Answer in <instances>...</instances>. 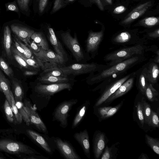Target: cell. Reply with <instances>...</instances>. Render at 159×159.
Returning a JSON list of instances; mask_svg holds the SVG:
<instances>
[{
    "instance_id": "38",
    "label": "cell",
    "mask_w": 159,
    "mask_h": 159,
    "mask_svg": "<svg viewBox=\"0 0 159 159\" xmlns=\"http://www.w3.org/2000/svg\"><path fill=\"white\" fill-rule=\"evenodd\" d=\"M0 68L10 78H12L14 76L12 69L2 57H0Z\"/></svg>"
},
{
    "instance_id": "50",
    "label": "cell",
    "mask_w": 159,
    "mask_h": 159,
    "mask_svg": "<svg viewBox=\"0 0 159 159\" xmlns=\"http://www.w3.org/2000/svg\"><path fill=\"white\" fill-rule=\"evenodd\" d=\"M126 10V8L124 6H120L116 7L113 11V13L119 14L124 12Z\"/></svg>"
},
{
    "instance_id": "19",
    "label": "cell",
    "mask_w": 159,
    "mask_h": 159,
    "mask_svg": "<svg viewBox=\"0 0 159 159\" xmlns=\"http://www.w3.org/2000/svg\"><path fill=\"white\" fill-rule=\"evenodd\" d=\"M11 30L19 39L24 42L27 46L30 42V39L34 32L33 30L19 25H12Z\"/></svg>"
},
{
    "instance_id": "49",
    "label": "cell",
    "mask_w": 159,
    "mask_h": 159,
    "mask_svg": "<svg viewBox=\"0 0 159 159\" xmlns=\"http://www.w3.org/2000/svg\"><path fill=\"white\" fill-rule=\"evenodd\" d=\"M48 0H39V10L40 13H42L47 5Z\"/></svg>"
},
{
    "instance_id": "40",
    "label": "cell",
    "mask_w": 159,
    "mask_h": 159,
    "mask_svg": "<svg viewBox=\"0 0 159 159\" xmlns=\"http://www.w3.org/2000/svg\"><path fill=\"white\" fill-rule=\"evenodd\" d=\"M111 107H104L98 108V112L100 118L102 119L107 118L108 112Z\"/></svg>"
},
{
    "instance_id": "42",
    "label": "cell",
    "mask_w": 159,
    "mask_h": 159,
    "mask_svg": "<svg viewBox=\"0 0 159 159\" xmlns=\"http://www.w3.org/2000/svg\"><path fill=\"white\" fill-rule=\"evenodd\" d=\"M159 38V29L158 28L152 31L148 32L143 38L145 39L147 38L149 40H153L158 39Z\"/></svg>"
},
{
    "instance_id": "4",
    "label": "cell",
    "mask_w": 159,
    "mask_h": 159,
    "mask_svg": "<svg viewBox=\"0 0 159 159\" xmlns=\"http://www.w3.org/2000/svg\"><path fill=\"white\" fill-rule=\"evenodd\" d=\"M109 66L107 65L92 63L89 64L75 63L67 66L60 67L64 74L67 76L70 75H77L98 72Z\"/></svg>"
},
{
    "instance_id": "15",
    "label": "cell",
    "mask_w": 159,
    "mask_h": 159,
    "mask_svg": "<svg viewBox=\"0 0 159 159\" xmlns=\"http://www.w3.org/2000/svg\"><path fill=\"white\" fill-rule=\"evenodd\" d=\"M93 152L96 159L99 158L102 153L106 143L105 134L100 131L96 132L93 138Z\"/></svg>"
},
{
    "instance_id": "34",
    "label": "cell",
    "mask_w": 159,
    "mask_h": 159,
    "mask_svg": "<svg viewBox=\"0 0 159 159\" xmlns=\"http://www.w3.org/2000/svg\"><path fill=\"white\" fill-rule=\"evenodd\" d=\"M146 142L152 150L158 155H159V141L157 139L154 138L148 134L145 135Z\"/></svg>"
},
{
    "instance_id": "20",
    "label": "cell",
    "mask_w": 159,
    "mask_h": 159,
    "mask_svg": "<svg viewBox=\"0 0 159 159\" xmlns=\"http://www.w3.org/2000/svg\"><path fill=\"white\" fill-rule=\"evenodd\" d=\"M136 72V86L141 93L144 95L145 89L149 83L147 77L146 66H143Z\"/></svg>"
},
{
    "instance_id": "44",
    "label": "cell",
    "mask_w": 159,
    "mask_h": 159,
    "mask_svg": "<svg viewBox=\"0 0 159 159\" xmlns=\"http://www.w3.org/2000/svg\"><path fill=\"white\" fill-rule=\"evenodd\" d=\"M13 55L16 61L21 66L26 69L30 68V66L20 56L15 53H13Z\"/></svg>"
},
{
    "instance_id": "32",
    "label": "cell",
    "mask_w": 159,
    "mask_h": 159,
    "mask_svg": "<svg viewBox=\"0 0 159 159\" xmlns=\"http://www.w3.org/2000/svg\"><path fill=\"white\" fill-rule=\"evenodd\" d=\"M141 102L142 106L144 123L148 124L152 110L150 105L146 101L144 98L143 97L142 98Z\"/></svg>"
},
{
    "instance_id": "6",
    "label": "cell",
    "mask_w": 159,
    "mask_h": 159,
    "mask_svg": "<svg viewBox=\"0 0 159 159\" xmlns=\"http://www.w3.org/2000/svg\"><path fill=\"white\" fill-rule=\"evenodd\" d=\"M111 41L114 45L124 47L145 44L147 42L144 39L141 38L136 34L129 31H121L114 35Z\"/></svg>"
},
{
    "instance_id": "22",
    "label": "cell",
    "mask_w": 159,
    "mask_h": 159,
    "mask_svg": "<svg viewBox=\"0 0 159 159\" xmlns=\"http://www.w3.org/2000/svg\"><path fill=\"white\" fill-rule=\"evenodd\" d=\"M147 69V75L149 82L153 85L158 81L159 67L158 64L153 61L152 59L145 65Z\"/></svg>"
},
{
    "instance_id": "11",
    "label": "cell",
    "mask_w": 159,
    "mask_h": 159,
    "mask_svg": "<svg viewBox=\"0 0 159 159\" xmlns=\"http://www.w3.org/2000/svg\"><path fill=\"white\" fill-rule=\"evenodd\" d=\"M134 73V72L125 75L106 86L103 89V91L95 103L94 107H98L104 102L123 83L131 77Z\"/></svg>"
},
{
    "instance_id": "3",
    "label": "cell",
    "mask_w": 159,
    "mask_h": 159,
    "mask_svg": "<svg viewBox=\"0 0 159 159\" xmlns=\"http://www.w3.org/2000/svg\"><path fill=\"white\" fill-rule=\"evenodd\" d=\"M147 47L143 44L124 47L107 54L103 60L108 62L107 65L112 66L133 57L144 55Z\"/></svg>"
},
{
    "instance_id": "51",
    "label": "cell",
    "mask_w": 159,
    "mask_h": 159,
    "mask_svg": "<svg viewBox=\"0 0 159 159\" xmlns=\"http://www.w3.org/2000/svg\"><path fill=\"white\" fill-rule=\"evenodd\" d=\"M7 9L9 10L13 11L16 12L19 11V10L16 6L13 4H9L7 7Z\"/></svg>"
},
{
    "instance_id": "1",
    "label": "cell",
    "mask_w": 159,
    "mask_h": 159,
    "mask_svg": "<svg viewBox=\"0 0 159 159\" xmlns=\"http://www.w3.org/2000/svg\"><path fill=\"white\" fill-rule=\"evenodd\" d=\"M146 59L144 55L136 56L109 66L97 73L90 74L87 82L90 85L97 84L112 77L124 75L127 71Z\"/></svg>"
},
{
    "instance_id": "2",
    "label": "cell",
    "mask_w": 159,
    "mask_h": 159,
    "mask_svg": "<svg viewBox=\"0 0 159 159\" xmlns=\"http://www.w3.org/2000/svg\"><path fill=\"white\" fill-rule=\"evenodd\" d=\"M72 86L70 82L45 84L39 82L34 88L37 100L34 105L41 111L46 107L51 97L54 94L64 89L70 91Z\"/></svg>"
},
{
    "instance_id": "10",
    "label": "cell",
    "mask_w": 159,
    "mask_h": 159,
    "mask_svg": "<svg viewBox=\"0 0 159 159\" xmlns=\"http://www.w3.org/2000/svg\"><path fill=\"white\" fill-rule=\"evenodd\" d=\"M61 37L64 44L71 52L77 61H79L84 58V55L76 34L73 38L69 32H67L62 33Z\"/></svg>"
},
{
    "instance_id": "12",
    "label": "cell",
    "mask_w": 159,
    "mask_h": 159,
    "mask_svg": "<svg viewBox=\"0 0 159 159\" xmlns=\"http://www.w3.org/2000/svg\"><path fill=\"white\" fill-rule=\"evenodd\" d=\"M53 138L56 148L64 158L66 159H81L69 142L58 137Z\"/></svg>"
},
{
    "instance_id": "45",
    "label": "cell",
    "mask_w": 159,
    "mask_h": 159,
    "mask_svg": "<svg viewBox=\"0 0 159 159\" xmlns=\"http://www.w3.org/2000/svg\"><path fill=\"white\" fill-rule=\"evenodd\" d=\"M123 103V101H122L116 106L113 107H112L108 111L107 118H109L114 115L122 106Z\"/></svg>"
},
{
    "instance_id": "36",
    "label": "cell",
    "mask_w": 159,
    "mask_h": 159,
    "mask_svg": "<svg viewBox=\"0 0 159 159\" xmlns=\"http://www.w3.org/2000/svg\"><path fill=\"white\" fill-rule=\"evenodd\" d=\"M10 94L11 101V108L14 114L17 123H20L22 122V118L16 106L14 95L11 90L10 91Z\"/></svg>"
},
{
    "instance_id": "23",
    "label": "cell",
    "mask_w": 159,
    "mask_h": 159,
    "mask_svg": "<svg viewBox=\"0 0 159 159\" xmlns=\"http://www.w3.org/2000/svg\"><path fill=\"white\" fill-rule=\"evenodd\" d=\"M90 105L89 101H85L77 109V112L73 120L71 128L77 127L83 119Z\"/></svg>"
},
{
    "instance_id": "54",
    "label": "cell",
    "mask_w": 159,
    "mask_h": 159,
    "mask_svg": "<svg viewBox=\"0 0 159 159\" xmlns=\"http://www.w3.org/2000/svg\"><path fill=\"white\" fill-rule=\"evenodd\" d=\"M95 2L96 3L99 8L101 11L104 10V8L102 3L100 0H94Z\"/></svg>"
},
{
    "instance_id": "39",
    "label": "cell",
    "mask_w": 159,
    "mask_h": 159,
    "mask_svg": "<svg viewBox=\"0 0 159 159\" xmlns=\"http://www.w3.org/2000/svg\"><path fill=\"white\" fill-rule=\"evenodd\" d=\"M153 127L158 128L159 126V119L158 115L155 112L152 111V114L148 124Z\"/></svg>"
},
{
    "instance_id": "27",
    "label": "cell",
    "mask_w": 159,
    "mask_h": 159,
    "mask_svg": "<svg viewBox=\"0 0 159 159\" xmlns=\"http://www.w3.org/2000/svg\"><path fill=\"white\" fill-rule=\"evenodd\" d=\"M31 38L36 43L45 50H48L49 46L44 34L41 32H34Z\"/></svg>"
},
{
    "instance_id": "30",
    "label": "cell",
    "mask_w": 159,
    "mask_h": 159,
    "mask_svg": "<svg viewBox=\"0 0 159 159\" xmlns=\"http://www.w3.org/2000/svg\"><path fill=\"white\" fill-rule=\"evenodd\" d=\"M40 76H51L57 77H67L61 69L60 67L55 66L44 70Z\"/></svg>"
},
{
    "instance_id": "17",
    "label": "cell",
    "mask_w": 159,
    "mask_h": 159,
    "mask_svg": "<svg viewBox=\"0 0 159 159\" xmlns=\"http://www.w3.org/2000/svg\"><path fill=\"white\" fill-rule=\"evenodd\" d=\"M151 6V1L147 2L139 5L128 15L121 22V24L126 25L130 24L144 14Z\"/></svg>"
},
{
    "instance_id": "13",
    "label": "cell",
    "mask_w": 159,
    "mask_h": 159,
    "mask_svg": "<svg viewBox=\"0 0 159 159\" xmlns=\"http://www.w3.org/2000/svg\"><path fill=\"white\" fill-rule=\"evenodd\" d=\"M35 57L44 62L48 63L56 66L64 64L65 60L56 53L49 49L45 50L41 47L38 52H32Z\"/></svg>"
},
{
    "instance_id": "48",
    "label": "cell",
    "mask_w": 159,
    "mask_h": 159,
    "mask_svg": "<svg viewBox=\"0 0 159 159\" xmlns=\"http://www.w3.org/2000/svg\"><path fill=\"white\" fill-rule=\"evenodd\" d=\"M63 6L62 0H55L52 12H55L60 9Z\"/></svg>"
},
{
    "instance_id": "53",
    "label": "cell",
    "mask_w": 159,
    "mask_h": 159,
    "mask_svg": "<svg viewBox=\"0 0 159 159\" xmlns=\"http://www.w3.org/2000/svg\"><path fill=\"white\" fill-rule=\"evenodd\" d=\"M38 73L37 70H33L30 71H26L24 73V74L25 75L30 76L37 74Z\"/></svg>"
},
{
    "instance_id": "25",
    "label": "cell",
    "mask_w": 159,
    "mask_h": 159,
    "mask_svg": "<svg viewBox=\"0 0 159 159\" xmlns=\"http://www.w3.org/2000/svg\"><path fill=\"white\" fill-rule=\"evenodd\" d=\"M12 42L11 33L9 26H6L4 30L3 46L7 57L12 59L11 44Z\"/></svg>"
},
{
    "instance_id": "16",
    "label": "cell",
    "mask_w": 159,
    "mask_h": 159,
    "mask_svg": "<svg viewBox=\"0 0 159 159\" xmlns=\"http://www.w3.org/2000/svg\"><path fill=\"white\" fill-rule=\"evenodd\" d=\"M136 72L127 79L104 102L105 103L113 101L129 92L132 88L136 78Z\"/></svg>"
},
{
    "instance_id": "56",
    "label": "cell",
    "mask_w": 159,
    "mask_h": 159,
    "mask_svg": "<svg viewBox=\"0 0 159 159\" xmlns=\"http://www.w3.org/2000/svg\"><path fill=\"white\" fill-rule=\"evenodd\" d=\"M107 2L109 4H112V0H106Z\"/></svg>"
},
{
    "instance_id": "8",
    "label": "cell",
    "mask_w": 159,
    "mask_h": 159,
    "mask_svg": "<svg viewBox=\"0 0 159 159\" xmlns=\"http://www.w3.org/2000/svg\"><path fill=\"white\" fill-rule=\"evenodd\" d=\"M26 132L31 139L47 153L52 155L56 148L53 137L50 138L47 134H42L31 129Z\"/></svg>"
},
{
    "instance_id": "21",
    "label": "cell",
    "mask_w": 159,
    "mask_h": 159,
    "mask_svg": "<svg viewBox=\"0 0 159 159\" xmlns=\"http://www.w3.org/2000/svg\"><path fill=\"white\" fill-rule=\"evenodd\" d=\"M48 30V37L56 53L66 61L67 55L61 44L57 38L53 29L49 28Z\"/></svg>"
},
{
    "instance_id": "5",
    "label": "cell",
    "mask_w": 159,
    "mask_h": 159,
    "mask_svg": "<svg viewBox=\"0 0 159 159\" xmlns=\"http://www.w3.org/2000/svg\"><path fill=\"white\" fill-rule=\"evenodd\" d=\"M78 102L77 99H72L64 101L59 104L53 113L52 120L59 122L60 126L63 128L66 127L69 113Z\"/></svg>"
},
{
    "instance_id": "9",
    "label": "cell",
    "mask_w": 159,
    "mask_h": 159,
    "mask_svg": "<svg viewBox=\"0 0 159 159\" xmlns=\"http://www.w3.org/2000/svg\"><path fill=\"white\" fill-rule=\"evenodd\" d=\"M23 103L25 110L29 117L30 125H34L40 132L48 135V132L47 127L37 113L36 106L32 105L30 101L26 99L24 100Z\"/></svg>"
},
{
    "instance_id": "24",
    "label": "cell",
    "mask_w": 159,
    "mask_h": 159,
    "mask_svg": "<svg viewBox=\"0 0 159 159\" xmlns=\"http://www.w3.org/2000/svg\"><path fill=\"white\" fill-rule=\"evenodd\" d=\"M39 82L45 84H52L69 82L71 79L67 77L51 76H41L38 78Z\"/></svg>"
},
{
    "instance_id": "35",
    "label": "cell",
    "mask_w": 159,
    "mask_h": 159,
    "mask_svg": "<svg viewBox=\"0 0 159 159\" xmlns=\"http://www.w3.org/2000/svg\"><path fill=\"white\" fill-rule=\"evenodd\" d=\"M4 109L7 120L10 123L15 124L17 122L15 116L13 115L9 104L7 99L5 100L4 102Z\"/></svg>"
},
{
    "instance_id": "33",
    "label": "cell",
    "mask_w": 159,
    "mask_h": 159,
    "mask_svg": "<svg viewBox=\"0 0 159 159\" xmlns=\"http://www.w3.org/2000/svg\"><path fill=\"white\" fill-rule=\"evenodd\" d=\"M158 17H150L145 18L141 20L139 23L140 25L145 27L151 28L159 24Z\"/></svg>"
},
{
    "instance_id": "31",
    "label": "cell",
    "mask_w": 159,
    "mask_h": 159,
    "mask_svg": "<svg viewBox=\"0 0 159 159\" xmlns=\"http://www.w3.org/2000/svg\"><path fill=\"white\" fill-rule=\"evenodd\" d=\"M144 95L150 102H153L158 100V93L150 83H149L145 89Z\"/></svg>"
},
{
    "instance_id": "28",
    "label": "cell",
    "mask_w": 159,
    "mask_h": 159,
    "mask_svg": "<svg viewBox=\"0 0 159 159\" xmlns=\"http://www.w3.org/2000/svg\"><path fill=\"white\" fill-rule=\"evenodd\" d=\"M119 143V142L116 143L110 147L107 145L104 149L101 158V159H116L118 151V148L116 147Z\"/></svg>"
},
{
    "instance_id": "55",
    "label": "cell",
    "mask_w": 159,
    "mask_h": 159,
    "mask_svg": "<svg viewBox=\"0 0 159 159\" xmlns=\"http://www.w3.org/2000/svg\"><path fill=\"white\" fill-rule=\"evenodd\" d=\"M138 159H149V158L148 157L147 155L145 154L142 153Z\"/></svg>"
},
{
    "instance_id": "18",
    "label": "cell",
    "mask_w": 159,
    "mask_h": 159,
    "mask_svg": "<svg viewBox=\"0 0 159 159\" xmlns=\"http://www.w3.org/2000/svg\"><path fill=\"white\" fill-rule=\"evenodd\" d=\"M75 140L81 146L86 157L90 158V145L89 137L86 129L79 132H76L74 135Z\"/></svg>"
},
{
    "instance_id": "14",
    "label": "cell",
    "mask_w": 159,
    "mask_h": 159,
    "mask_svg": "<svg viewBox=\"0 0 159 159\" xmlns=\"http://www.w3.org/2000/svg\"><path fill=\"white\" fill-rule=\"evenodd\" d=\"M103 35L104 30L102 29L98 32L90 31L89 32L86 41V50L88 52L92 54L94 57L98 53Z\"/></svg>"
},
{
    "instance_id": "26",
    "label": "cell",
    "mask_w": 159,
    "mask_h": 159,
    "mask_svg": "<svg viewBox=\"0 0 159 159\" xmlns=\"http://www.w3.org/2000/svg\"><path fill=\"white\" fill-rule=\"evenodd\" d=\"M0 84L2 92L8 101L11 108V101L10 96L11 90L10 82L4 75L0 71Z\"/></svg>"
},
{
    "instance_id": "58",
    "label": "cell",
    "mask_w": 159,
    "mask_h": 159,
    "mask_svg": "<svg viewBox=\"0 0 159 159\" xmlns=\"http://www.w3.org/2000/svg\"><path fill=\"white\" fill-rule=\"evenodd\" d=\"M68 0L70 1H74V0Z\"/></svg>"
},
{
    "instance_id": "7",
    "label": "cell",
    "mask_w": 159,
    "mask_h": 159,
    "mask_svg": "<svg viewBox=\"0 0 159 159\" xmlns=\"http://www.w3.org/2000/svg\"><path fill=\"white\" fill-rule=\"evenodd\" d=\"M0 151L12 154L41 155L40 153L25 144L6 139L0 140Z\"/></svg>"
},
{
    "instance_id": "46",
    "label": "cell",
    "mask_w": 159,
    "mask_h": 159,
    "mask_svg": "<svg viewBox=\"0 0 159 159\" xmlns=\"http://www.w3.org/2000/svg\"><path fill=\"white\" fill-rule=\"evenodd\" d=\"M30 0H17L20 9L27 11L28 9V4Z\"/></svg>"
},
{
    "instance_id": "41",
    "label": "cell",
    "mask_w": 159,
    "mask_h": 159,
    "mask_svg": "<svg viewBox=\"0 0 159 159\" xmlns=\"http://www.w3.org/2000/svg\"><path fill=\"white\" fill-rule=\"evenodd\" d=\"M136 111L138 119L139 121L142 126H143L144 123V119L142 111V108L141 102H138L136 105Z\"/></svg>"
},
{
    "instance_id": "52",
    "label": "cell",
    "mask_w": 159,
    "mask_h": 159,
    "mask_svg": "<svg viewBox=\"0 0 159 159\" xmlns=\"http://www.w3.org/2000/svg\"><path fill=\"white\" fill-rule=\"evenodd\" d=\"M14 41L15 43V46L16 49L19 51L20 53L24 55V50L20 44L17 42L16 39H14Z\"/></svg>"
},
{
    "instance_id": "47",
    "label": "cell",
    "mask_w": 159,
    "mask_h": 159,
    "mask_svg": "<svg viewBox=\"0 0 159 159\" xmlns=\"http://www.w3.org/2000/svg\"><path fill=\"white\" fill-rule=\"evenodd\" d=\"M27 46L32 52H38L40 50L41 47L39 46L34 41L30 42Z\"/></svg>"
},
{
    "instance_id": "43",
    "label": "cell",
    "mask_w": 159,
    "mask_h": 159,
    "mask_svg": "<svg viewBox=\"0 0 159 159\" xmlns=\"http://www.w3.org/2000/svg\"><path fill=\"white\" fill-rule=\"evenodd\" d=\"M15 39L23 48L24 50V55L27 58H32V57L33 53L30 49L26 45L22 43L17 38H15Z\"/></svg>"
},
{
    "instance_id": "57",
    "label": "cell",
    "mask_w": 159,
    "mask_h": 159,
    "mask_svg": "<svg viewBox=\"0 0 159 159\" xmlns=\"http://www.w3.org/2000/svg\"><path fill=\"white\" fill-rule=\"evenodd\" d=\"M0 90L2 92V89H1V87L0 84Z\"/></svg>"
},
{
    "instance_id": "29",
    "label": "cell",
    "mask_w": 159,
    "mask_h": 159,
    "mask_svg": "<svg viewBox=\"0 0 159 159\" xmlns=\"http://www.w3.org/2000/svg\"><path fill=\"white\" fill-rule=\"evenodd\" d=\"M11 82L15 102L17 101H22L24 95L22 85L21 84L15 79L12 80Z\"/></svg>"
},
{
    "instance_id": "37",
    "label": "cell",
    "mask_w": 159,
    "mask_h": 159,
    "mask_svg": "<svg viewBox=\"0 0 159 159\" xmlns=\"http://www.w3.org/2000/svg\"><path fill=\"white\" fill-rule=\"evenodd\" d=\"M16 105L22 116V119L26 124L29 126L30 125V120L24 108V103L22 101H17L16 102Z\"/></svg>"
}]
</instances>
